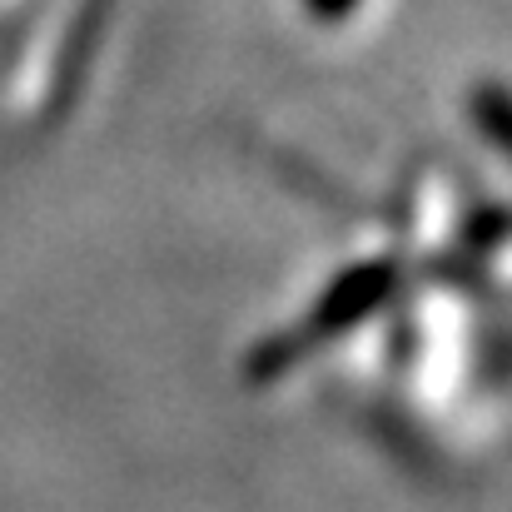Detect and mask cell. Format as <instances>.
Instances as JSON below:
<instances>
[{
    "instance_id": "1",
    "label": "cell",
    "mask_w": 512,
    "mask_h": 512,
    "mask_svg": "<svg viewBox=\"0 0 512 512\" xmlns=\"http://www.w3.org/2000/svg\"><path fill=\"white\" fill-rule=\"evenodd\" d=\"M393 289H398V269H393L388 259H368V264H358V269L339 274V279L324 289V299L314 304L309 324H304L299 334H289V339L274 343V348H269V363H254V373H279V368L294 363L304 348H319V343L353 334L373 309L388 304Z\"/></svg>"
},
{
    "instance_id": "2",
    "label": "cell",
    "mask_w": 512,
    "mask_h": 512,
    "mask_svg": "<svg viewBox=\"0 0 512 512\" xmlns=\"http://www.w3.org/2000/svg\"><path fill=\"white\" fill-rule=\"evenodd\" d=\"M468 115H473L478 135L512 165V85H503V80H478L468 90Z\"/></svg>"
},
{
    "instance_id": "3",
    "label": "cell",
    "mask_w": 512,
    "mask_h": 512,
    "mask_svg": "<svg viewBox=\"0 0 512 512\" xmlns=\"http://www.w3.org/2000/svg\"><path fill=\"white\" fill-rule=\"evenodd\" d=\"M314 20H348L358 10V0H304Z\"/></svg>"
}]
</instances>
